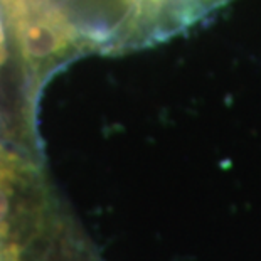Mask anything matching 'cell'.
Returning a JSON list of instances; mask_svg holds the SVG:
<instances>
[{"instance_id":"obj_1","label":"cell","mask_w":261,"mask_h":261,"mask_svg":"<svg viewBox=\"0 0 261 261\" xmlns=\"http://www.w3.org/2000/svg\"><path fill=\"white\" fill-rule=\"evenodd\" d=\"M25 174L27 172L20 160L0 147V244L10 241L15 189Z\"/></svg>"},{"instance_id":"obj_2","label":"cell","mask_w":261,"mask_h":261,"mask_svg":"<svg viewBox=\"0 0 261 261\" xmlns=\"http://www.w3.org/2000/svg\"><path fill=\"white\" fill-rule=\"evenodd\" d=\"M0 261H20V248L15 241L0 244Z\"/></svg>"}]
</instances>
